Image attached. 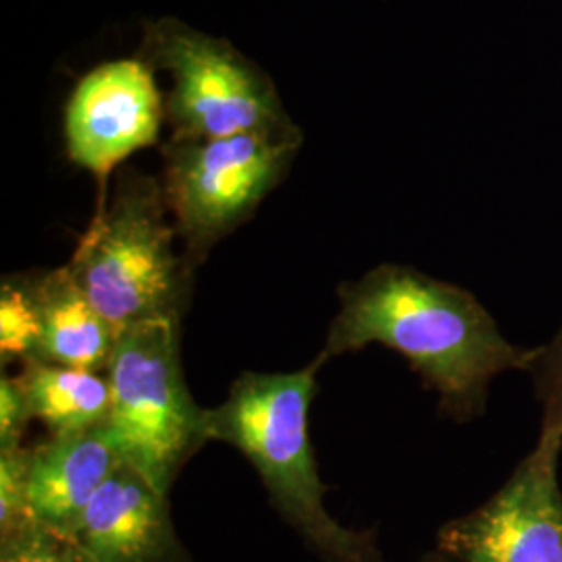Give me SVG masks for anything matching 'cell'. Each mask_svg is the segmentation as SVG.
Instances as JSON below:
<instances>
[{
	"label": "cell",
	"instance_id": "6da1fadb",
	"mask_svg": "<svg viewBox=\"0 0 562 562\" xmlns=\"http://www.w3.org/2000/svg\"><path fill=\"white\" fill-rule=\"evenodd\" d=\"M382 344L402 355L436 390L457 422L482 417L487 390L506 371H529L538 348L504 338L471 292L404 265H380L340 285V311L322 359Z\"/></svg>",
	"mask_w": 562,
	"mask_h": 562
},
{
	"label": "cell",
	"instance_id": "7a4b0ae2",
	"mask_svg": "<svg viewBox=\"0 0 562 562\" xmlns=\"http://www.w3.org/2000/svg\"><path fill=\"white\" fill-rule=\"evenodd\" d=\"M323 359L301 371L241 373L206 408V440L232 443L252 462L271 504L322 562H387L373 529L357 531L325 508V483L308 436V408Z\"/></svg>",
	"mask_w": 562,
	"mask_h": 562
},
{
	"label": "cell",
	"instance_id": "3957f363",
	"mask_svg": "<svg viewBox=\"0 0 562 562\" xmlns=\"http://www.w3.org/2000/svg\"><path fill=\"white\" fill-rule=\"evenodd\" d=\"M169 215L161 181L123 169L65 265L120 334L138 323L180 322L192 265L176 252Z\"/></svg>",
	"mask_w": 562,
	"mask_h": 562
},
{
	"label": "cell",
	"instance_id": "277c9868",
	"mask_svg": "<svg viewBox=\"0 0 562 562\" xmlns=\"http://www.w3.org/2000/svg\"><path fill=\"white\" fill-rule=\"evenodd\" d=\"M106 427L125 464L169 494L183 462L206 440V408L188 392L180 361V322L155 319L123 329L106 367Z\"/></svg>",
	"mask_w": 562,
	"mask_h": 562
},
{
	"label": "cell",
	"instance_id": "5b68a950",
	"mask_svg": "<svg viewBox=\"0 0 562 562\" xmlns=\"http://www.w3.org/2000/svg\"><path fill=\"white\" fill-rule=\"evenodd\" d=\"M136 55L173 81L165 97L169 140H217L294 125L267 71L225 38L162 18L144 25Z\"/></svg>",
	"mask_w": 562,
	"mask_h": 562
},
{
	"label": "cell",
	"instance_id": "8992f818",
	"mask_svg": "<svg viewBox=\"0 0 562 562\" xmlns=\"http://www.w3.org/2000/svg\"><path fill=\"white\" fill-rule=\"evenodd\" d=\"M301 127L259 130L217 140H167L162 190L190 265L248 222L288 176Z\"/></svg>",
	"mask_w": 562,
	"mask_h": 562
},
{
	"label": "cell",
	"instance_id": "52a82bcc",
	"mask_svg": "<svg viewBox=\"0 0 562 562\" xmlns=\"http://www.w3.org/2000/svg\"><path fill=\"white\" fill-rule=\"evenodd\" d=\"M561 436L540 434L503 487L442 525L436 562H562Z\"/></svg>",
	"mask_w": 562,
	"mask_h": 562
},
{
	"label": "cell",
	"instance_id": "ba28073f",
	"mask_svg": "<svg viewBox=\"0 0 562 562\" xmlns=\"http://www.w3.org/2000/svg\"><path fill=\"white\" fill-rule=\"evenodd\" d=\"M165 97L155 69L138 55L106 60L81 78L65 104V150L74 165L94 176L99 204L121 162L161 138Z\"/></svg>",
	"mask_w": 562,
	"mask_h": 562
},
{
	"label": "cell",
	"instance_id": "9c48e42d",
	"mask_svg": "<svg viewBox=\"0 0 562 562\" xmlns=\"http://www.w3.org/2000/svg\"><path fill=\"white\" fill-rule=\"evenodd\" d=\"M71 540L94 562H190L167 494L125 462L88 504Z\"/></svg>",
	"mask_w": 562,
	"mask_h": 562
},
{
	"label": "cell",
	"instance_id": "30bf717a",
	"mask_svg": "<svg viewBox=\"0 0 562 562\" xmlns=\"http://www.w3.org/2000/svg\"><path fill=\"white\" fill-rule=\"evenodd\" d=\"M123 462L106 423L53 436L32 448L27 490L32 522L71 538L88 504Z\"/></svg>",
	"mask_w": 562,
	"mask_h": 562
},
{
	"label": "cell",
	"instance_id": "8fae6325",
	"mask_svg": "<svg viewBox=\"0 0 562 562\" xmlns=\"http://www.w3.org/2000/svg\"><path fill=\"white\" fill-rule=\"evenodd\" d=\"M41 315V346L34 361L86 371H106L120 331L106 322L83 294L67 267L32 280Z\"/></svg>",
	"mask_w": 562,
	"mask_h": 562
},
{
	"label": "cell",
	"instance_id": "7c38bea8",
	"mask_svg": "<svg viewBox=\"0 0 562 562\" xmlns=\"http://www.w3.org/2000/svg\"><path fill=\"white\" fill-rule=\"evenodd\" d=\"M32 417L53 436L104 425L111 417V383L94 371L44 361H23L20 375Z\"/></svg>",
	"mask_w": 562,
	"mask_h": 562
},
{
	"label": "cell",
	"instance_id": "4fadbf2b",
	"mask_svg": "<svg viewBox=\"0 0 562 562\" xmlns=\"http://www.w3.org/2000/svg\"><path fill=\"white\" fill-rule=\"evenodd\" d=\"M41 346V315L32 280L9 278L0 288V352L2 362L34 361Z\"/></svg>",
	"mask_w": 562,
	"mask_h": 562
},
{
	"label": "cell",
	"instance_id": "5bb4252c",
	"mask_svg": "<svg viewBox=\"0 0 562 562\" xmlns=\"http://www.w3.org/2000/svg\"><path fill=\"white\" fill-rule=\"evenodd\" d=\"M32 448L0 450V542L34 525L30 517Z\"/></svg>",
	"mask_w": 562,
	"mask_h": 562
},
{
	"label": "cell",
	"instance_id": "9a60e30c",
	"mask_svg": "<svg viewBox=\"0 0 562 562\" xmlns=\"http://www.w3.org/2000/svg\"><path fill=\"white\" fill-rule=\"evenodd\" d=\"M536 398L542 406L543 436H562V327L536 350L529 367Z\"/></svg>",
	"mask_w": 562,
	"mask_h": 562
},
{
	"label": "cell",
	"instance_id": "2e32d148",
	"mask_svg": "<svg viewBox=\"0 0 562 562\" xmlns=\"http://www.w3.org/2000/svg\"><path fill=\"white\" fill-rule=\"evenodd\" d=\"M0 562H94L76 540L38 525L0 542Z\"/></svg>",
	"mask_w": 562,
	"mask_h": 562
},
{
	"label": "cell",
	"instance_id": "e0dca14e",
	"mask_svg": "<svg viewBox=\"0 0 562 562\" xmlns=\"http://www.w3.org/2000/svg\"><path fill=\"white\" fill-rule=\"evenodd\" d=\"M30 402L23 392L20 378L0 380V450L20 448L21 438L32 422Z\"/></svg>",
	"mask_w": 562,
	"mask_h": 562
}]
</instances>
